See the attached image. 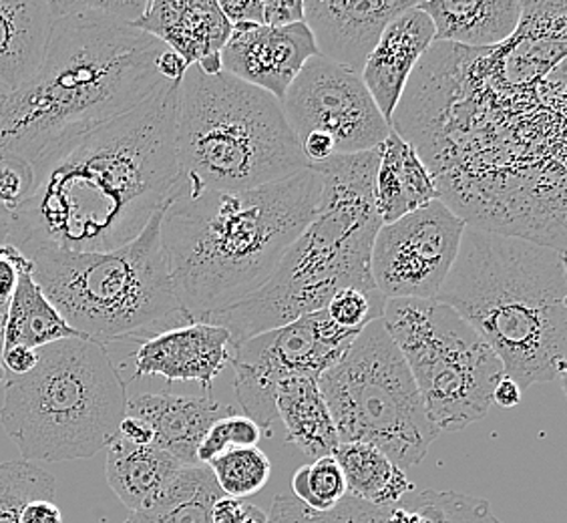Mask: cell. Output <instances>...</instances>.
<instances>
[{
    "mask_svg": "<svg viewBox=\"0 0 567 523\" xmlns=\"http://www.w3.org/2000/svg\"><path fill=\"white\" fill-rule=\"evenodd\" d=\"M177 89L165 81L135 110L39 157L9 244L31 258L117 250L135 240L179 182Z\"/></svg>",
    "mask_w": 567,
    "mask_h": 523,
    "instance_id": "obj_1",
    "label": "cell"
},
{
    "mask_svg": "<svg viewBox=\"0 0 567 523\" xmlns=\"http://www.w3.org/2000/svg\"><path fill=\"white\" fill-rule=\"evenodd\" d=\"M59 2L63 17L41 65L0 103V153L31 164L135 110L165 83L157 73L165 44L93 0Z\"/></svg>",
    "mask_w": 567,
    "mask_h": 523,
    "instance_id": "obj_2",
    "label": "cell"
},
{
    "mask_svg": "<svg viewBox=\"0 0 567 523\" xmlns=\"http://www.w3.org/2000/svg\"><path fill=\"white\" fill-rule=\"evenodd\" d=\"M322 182L300 174L238 192L175 194L162 216V242L186 322L228 310L270 280L315 219Z\"/></svg>",
    "mask_w": 567,
    "mask_h": 523,
    "instance_id": "obj_3",
    "label": "cell"
},
{
    "mask_svg": "<svg viewBox=\"0 0 567 523\" xmlns=\"http://www.w3.org/2000/svg\"><path fill=\"white\" fill-rule=\"evenodd\" d=\"M435 300L457 310L525 391L566 389V254L524 236L467 226Z\"/></svg>",
    "mask_w": 567,
    "mask_h": 523,
    "instance_id": "obj_4",
    "label": "cell"
},
{
    "mask_svg": "<svg viewBox=\"0 0 567 523\" xmlns=\"http://www.w3.org/2000/svg\"><path fill=\"white\" fill-rule=\"evenodd\" d=\"M310 167L322 182L315 219L268 283L228 310L199 320L226 328L229 347L324 310L342 288L382 298L371 274L372 244L382 226L374 204L379 150L332 155Z\"/></svg>",
    "mask_w": 567,
    "mask_h": 523,
    "instance_id": "obj_5",
    "label": "cell"
},
{
    "mask_svg": "<svg viewBox=\"0 0 567 523\" xmlns=\"http://www.w3.org/2000/svg\"><path fill=\"white\" fill-rule=\"evenodd\" d=\"M174 194L238 192L308 170L282 103L229 73L189 66L177 89Z\"/></svg>",
    "mask_w": 567,
    "mask_h": 523,
    "instance_id": "obj_6",
    "label": "cell"
},
{
    "mask_svg": "<svg viewBox=\"0 0 567 523\" xmlns=\"http://www.w3.org/2000/svg\"><path fill=\"white\" fill-rule=\"evenodd\" d=\"M39 352L33 371L4 384L0 423L24 461L63 463L107 449L127 414V384L110 350L65 338Z\"/></svg>",
    "mask_w": 567,
    "mask_h": 523,
    "instance_id": "obj_7",
    "label": "cell"
},
{
    "mask_svg": "<svg viewBox=\"0 0 567 523\" xmlns=\"http://www.w3.org/2000/svg\"><path fill=\"white\" fill-rule=\"evenodd\" d=\"M159 209L127 246L95 254L41 252L34 283L81 338L107 347L155 337L169 318L182 317L162 242Z\"/></svg>",
    "mask_w": 567,
    "mask_h": 523,
    "instance_id": "obj_8",
    "label": "cell"
},
{
    "mask_svg": "<svg viewBox=\"0 0 567 523\" xmlns=\"http://www.w3.org/2000/svg\"><path fill=\"white\" fill-rule=\"evenodd\" d=\"M318 387L340 443L381 449L401 469L419 465L441 435L382 318L360 330Z\"/></svg>",
    "mask_w": 567,
    "mask_h": 523,
    "instance_id": "obj_9",
    "label": "cell"
},
{
    "mask_svg": "<svg viewBox=\"0 0 567 523\" xmlns=\"http://www.w3.org/2000/svg\"><path fill=\"white\" fill-rule=\"evenodd\" d=\"M382 322L401 350L439 433L463 431L489 413L502 360L465 318L439 300H386Z\"/></svg>",
    "mask_w": 567,
    "mask_h": 523,
    "instance_id": "obj_10",
    "label": "cell"
},
{
    "mask_svg": "<svg viewBox=\"0 0 567 523\" xmlns=\"http://www.w3.org/2000/svg\"><path fill=\"white\" fill-rule=\"evenodd\" d=\"M359 332L334 325L327 310H320L231 347L229 362L236 372L234 387L244 414L262 429L264 437L270 435L278 417V384L296 377L318 381Z\"/></svg>",
    "mask_w": 567,
    "mask_h": 523,
    "instance_id": "obj_11",
    "label": "cell"
},
{
    "mask_svg": "<svg viewBox=\"0 0 567 523\" xmlns=\"http://www.w3.org/2000/svg\"><path fill=\"white\" fill-rule=\"evenodd\" d=\"M467 222L443 199L384 224L374 236L371 274L384 300H435L457 258Z\"/></svg>",
    "mask_w": 567,
    "mask_h": 523,
    "instance_id": "obj_12",
    "label": "cell"
},
{
    "mask_svg": "<svg viewBox=\"0 0 567 523\" xmlns=\"http://www.w3.org/2000/svg\"><path fill=\"white\" fill-rule=\"evenodd\" d=\"M280 103L298 143L322 131L337 155L379 150L393 130L359 73L318 55L302 66Z\"/></svg>",
    "mask_w": 567,
    "mask_h": 523,
    "instance_id": "obj_13",
    "label": "cell"
},
{
    "mask_svg": "<svg viewBox=\"0 0 567 523\" xmlns=\"http://www.w3.org/2000/svg\"><path fill=\"white\" fill-rule=\"evenodd\" d=\"M268 523H503L487 500L457 491H419L393 505L344 498L330 512H312L295 495H278Z\"/></svg>",
    "mask_w": 567,
    "mask_h": 523,
    "instance_id": "obj_14",
    "label": "cell"
},
{
    "mask_svg": "<svg viewBox=\"0 0 567 523\" xmlns=\"http://www.w3.org/2000/svg\"><path fill=\"white\" fill-rule=\"evenodd\" d=\"M317 55V44L305 22L284 29L250 24L231 29L221 49V69L282 101L302 66Z\"/></svg>",
    "mask_w": 567,
    "mask_h": 523,
    "instance_id": "obj_15",
    "label": "cell"
},
{
    "mask_svg": "<svg viewBox=\"0 0 567 523\" xmlns=\"http://www.w3.org/2000/svg\"><path fill=\"white\" fill-rule=\"evenodd\" d=\"M416 0H305V24L318 57L362 73L386 24Z\"/></svg>",
    "mask_w": 567,
    "mask_h": 523,
    "instance_id": "obj_16",
    "label": "cell"
},
{
    "mask_svg": "<svg viewBox=\"0 0 567 523\" xmlns=\"http://www.w3.org/2000/svg\"><path fill=\"white\" fill-rule=\"evenodd\" d=\"M229 357L226 328L186 322L142 340L133 357L135 379L164 377L169 382H199L209 394Z\"/></svg>",
    "mask_w": 567,
    "mask_h": 523,
    "instance_id": "obj_17",
    "label": "cell"
},
{
    "mask_svg": "<svg viewBox=\"0 0 567 523\" xmlns=\"http://www.w3.org/2000/svg\"><path fill=\"white\" fill-rule=\"evenodd\" d=\"M433 43L435 27L415 2L386 24L379 43L372 49L360 76L389 123L393 121L409 79Z\"/></svg>",
    "mask_w": 567,
    "mask_h": 523,
    "instance_id": "obj_18",
    "label": "cell"
},
{
    "mask_svg": "<svg viewBox=\"0 0 567 523\" xmlns=\"http://www.w3.org/2000/svg\"><path fill=\"white\" fill-rule=\"evenodd\" d=\"M127 414L152 427L155 448L164 449L182 465H196L197 449L209 427L221 417L234 414V409L224 407L212 394L143 392L127 401Z\"/></svg>",
    "mask_w": 567,
    "mask_h": 523,
    "instance_id": "obj_19",
    "label": "cell"
},
{
    "mask_svg": "<svg viewBox=\"0 0 567 523\" xmlns=\"http://www.w3.org/2000/svg\"><path fill=\"white\" fill-rule=\"evenodd\" d=\"M133 27L175 51L187 66L221 53L231 37L218 0H150Z\"/></svg>",
    "mask_w": 567,
    "mask_h": 523,
    "instance_id": "obj_20",
    "label": "cell"
},
{
    "mask_svg": "<svg viewBox=\"0 0 567 523\" xmlns=\"http://www.w3.org/2000/svg\"><path fill=\"white\" fill-rule=\"evenodd\" d=\"M416 7L435 27V43L493 49L512 39L524 2L519 0H423Z\"/></svg>",
    "mask_w": 567,
    "mask_h": 523,
    "instance_id": "obj_21",
    "label": "cell"
},
{
    "mask_svg": "<svg viewBox=\"0 0 567 523\" xmlns=\"http://www.w3.org/2000/svg\"><path fill=\"white\" fill-rule=\"evenodd\" d=\"M61 17L59 0H0V85L14 91L33 75Z\"/></svg>",
    "mask_w": 567,
    "mask_h": 523,
    "instance_id": "obj_22",
    "label": "cell"
},
{
    "mask_svg": "<svg viewBox=\"0 0 567 523\" xmlns=\"http://www.w3.org/2000/svg\"><path fill=\"white\" fill-rule=\"evenodd\" d=\"M441 199L436 182L415 145L391 130L379 147L374 204L382 226Z\"/></svg>",
    "mask_w": 567,
    "mask_h": 523,
    "instance_id": "obj_23",
    "label": "cell"
},
{
    "mask_svg": "<svg viewBox=\"0 0 567 523\" xmlns=\"http://www.w3.org/2000/svg\"><path fill=\"white\" fill-rule=\"evenodd\" d=\"M179 468L177 459L155 445H133L120 435L107 445L105 478L113 493L132 512L150 507Z\"/></svg>",
    "mask_w": 567,
    "mask_h": 523,
    "instance_id": "obj_24",
    "label": "cell"
},
{
    "mask_svg": "<svg viewBox=\"0 0 567 523\" xmlns=\"http://www.w3.org/2000/svg\"><path fill=\"white\" fill-rule=\"evenodd\" d=\"M276 414L286 427V441L306 458H330L340 445L339 433L330 417L318 381L296 377L278 384Z\"/></svg>",
    "mask_w": 567,
    "mask_h": 523,
    "instance_id": "obj_25",
    "label": "cell"
},
{
    "mask_svg": "<svg viewBox=\"0 0 567 523\" xmlns=\"http://www.w3.org/2000/svg\"><path fill=\"white\" fill-rule=\"evenodd\" d=\"M17 270L19 280L9 300L4 349L21 345L39 350L59 340L79 337L75 330L66 325L65 318L56 312L55 306L49 302L41 286L34 283L33 262Z\"/></svg>",
    "mask_w": 567,
    "mask_h": 523,
    "instance_id": "obj_26",
    "label": "cell"
},
{
    "mask_svg": "<svg viewBox=\"0 0 567 523\" xmlns=\"http://www.w3.org/2000/svg\"><path fill=\"white\" fill-rule=\"evenodd\" d=\"M334 459L347 481V495L360 502L393 505L415 491L404 469L386 458L381 449L367 443H340Z\"/></svg>",
    "mask_w": 567,
    "mask_h": 523,
    "instance_id": "obj_27",
    "label": "cell"
},
{
    "mask_svg": "<svg viewBox=\"0 0 567 523\" xmlns=\"http://www.w3.org/2000/svg\"><path fill=\"white\" fill-rule=\"evenodd\" d=\"M224 498L212 469L182 465L155 502L132 512L125 523H212L214 503Z\"/></svg>",
    "mask_w": 567,
    "mask_h": 523,
    "instance_id": "obj_28",
    "label": "cell"
},
{
    "mask_svg": "<svg viewBox=\"0 0 567 523\" xmlns=\"http://www.w3.org/2000/svg\"><path fill=\"white\" fill-rule=\"evenodd\" d=\"M55 475L47 469L24 459L0 463V523H21L29 503L55 500Z\"/></svg>",
    "mask_w": 567,
    "mask_h": 523,
    "instance_id": "obj_29",
    "label": "cell"
},
{
    "mask_svg": "<svg viewBox=\"0 0 567 523\" xmlns=\"http://www.w3.org/2000/svg\"><path fill=\"white\" fill-rule=\"evenodd\" d=\"M226 498L246 500L266 488L272 463L260 448L228 449L208 463Z\"/></svg>",
    "mask_w": 567,
    "mask_h": 523,
    "instance_id": "obj_30",
    "label": "cell"
},
{
    "mask_svg": "<svg viewBox=\"0 0 567 523\" xmlns=\"http://www.w3.org/2000/svg\"><path fill=\"white\" fill-rule=\"evenodd\" d=\"M292 495L312 512H330L347 498V481L334 455L320 458L292 475Z\"/></svg>",
    "mask_w": 567,
    "mask_h": 523,
    "instance_id": "obj_31",
    "label": "cell"
},
{
    "mask_svg": "<svg viewBox=\"0 0 567 523\" xmlns=\"http://www.w3.org/2000/svg\"><path fill=\"white\" fill-rule=\"evenodd\" d=\"M264 433L246 414H228L221 417L209 427L202 445L197 449V463L208 465L209 461L218 458L228 449L258 448Z\"/></svg>",
    "mask_w": 567,
    "mask_h": 523,
    "instance_id": "obj_32",
    "label": "cell"
},
{
    "mask_svg": "<svg viewBox=\"0 0 567 523\" xmlns=\"http://www.w3.org/2000/svg\"><path fill=\"white\" fill-rule=\"evenodd\" d=\"M324 310L334 325L349 330H362L372 320L382 318L384 298L367 295L359 288H342L334 293Z\"/></svg>",
    "mask_w": 567,
    "mask_h": 523,
    "instance_id": "obj_33",
    "label": "cell"
},
{
    "mask_svg": "<svg viewBox=\"0 0 567 523\" xmlns=\"http://www.w3.org/2000/svg\"><path fill=\"white\" fill-rule=\"evenodd\" d=\"M33 189V164L12 153H0V206L14 212L31 197Z\"/></svg>",
    "mask_w": 567,
    "mask_h": 523,
    "instance_id": "obj_34",
    "label": "cell"
},
{
    "mask_svg": "<svg viewBox=\"0 0 567 523\" xmlns=\"http://www.w3.org/2000/svg\"><path fill=\"white\" fill-rule=\"evenodd\" d=\"M212 523H268V513H264L262 510L244 500H234L224 495L221 500L214 503Z\"/></svg>",
    "mask_w": 567,
    "mask_h": 523,
    "instance_id": "obj_35",
    "label": "cell"
},
{
    "mask_svg": "<svg viewBox=\"0 0 567 523\" xmlns=\"http://www.w3.org/2000/svg\"><path fill=\"white\" fill-rule=\"evenodd\" d=\"M305 22V0H264V27L284 29Z\"/></svg>",
    "mask_w": 567,
    "mask_h": 523,
    "instance_id": "obj_36",
    "label": "cell"
},
{
    "mask_svg": "<svg viewBox=\"0 0 567 523\" xmlns=\"http://www.w3.org/2000/svg\"><path fill=\"white\" fill-rule=\"evenodd\" d=\"M218 7L231 29L264 24V0H218Z\"/></svg>",
    "mask_w": 567,
    "mask_h": 523,
    "instance_id": "obj_37",
    "label": "cell"
},
{
    "mask_svg": "<svg viewBox=\"0 0 567 523\" xmlns=\"http://www.w3.org/2000/svg\"><path fill=\"white\" fill-rule=\"evenodd\" d=\"M0 360H2V365H4V369L9 371V375H12V377H21V375L33 371L34 367H37L39 352L29 349V347L17 345V347L2 349Z\"/></svg>",
    "mask_w": 567,
    "mask_h": 523,
    "instance_id": "obj_38",
    "label": "cell"
},
{
    "mask_svg": "<svg viewBox=\"0 0 567 523\" xmlns=\"http://www.w3.org/2000/svg\"><path fill=\"white\" fill-rule=\"evenodd\" d=\"M300 150L305 153L306 162L310 164H322L330 160L332 155H337L334 152V142L332 137L322 133V131H315V133H308L305 140L300 142Z\"/></svg>",
    "mask_w": 567,
    "mask_h": 523,
    "instance_id": "obj_39",
    "label": "cell"
},
{
    "mask_svg": "<svg viewBox=\"0 0 567 523\" xmlns=\"http://www.w3.org/2000/svg\"><path fill=\"white\" fill-rule=\"evenodd\" d=\"M21 523H63V512L55 500H34L22 510Z\"/></svg>",
    "mask_w": 567,
    "mask_h": 523,
    "instance_id": "obj_40",
    "label": "cell"
},
{
    "mask_svg": "<svg viewBox=\"0 0 567 523\" xmlns=\"http://www.w3.org/2000/svg\"><path fill=\"white\" fill-rule=\"evenodd\" d=\"M117 435L125 439V441H130L133 445H153L152 427L147 425L142 419H135L130 414H125V419L121 421Z\"/></svg>",
    "mask_w": 567,
    "mask_h": 523,
    "instance_id": "obj_41",
    "label": "cell"
},
{
    "mask_svg": "<svg viewBox=\"0 0 567 523\" xmlns=\"http://www.w3.org/2000/svg\"><path fill=\"white\" fill-rule=\"evenodd\" d=\"M189 66L186 65V61L182 57L177 55L172 49L165 47L164 53L157 59V73L159 76L167 81V83H179Z\"/></svg>",
    "mask_w": 567,
    "mask_h": 523,
    "instance_id": "obj_42",
    "label": "cell"
},
{
    "mask_svg": "<svg viewBox=\"0 0 567 523\" xmlns=\"http://www.w3.org/2000/svg\"><path fill=\"white\" fill-rule=\"evenodd\" d=\"M522 394L524 391L519 389L517 382L509 377H503L502 381L497 382V387L493 389V404H497L502 409H513L522 403Z\"/></svg>",
    "mask_w": 567,
    "mask_h": 523,
    "instance_id": "obj_43",
    "label": "cell"
},
{
    "mask_svg": "<svg viewBox=\"0 0 567 523\" xmlns=\"http://www.w3.org/2000/svg\"><path fill=\"white\" fill-rule=\"evenodd\" d=\"M19 280V270L11 260L0 258V302H9Z\"/></svg>",
    "mask_w": 567,
    "mask_h": 523,
    "instance_id": "obj_44",
    "label": "cell"
},
{
    "mask_svg": "<svg viewBox=\"0 0 567 523\" xmlns=\"http://www.w3.org/2000/svg\"><path fill=\"white\" fill-rule=\"evenodd\" d=\"M12 222H14V212L9 207L0 206V248L11 242Z\"/></svg>",
    "mask_w": 567,
    "mask_h": 523,
    "instance_id": "obj_45",
    "label": "cell"
},
{
    "mask_svg": "<svg viewBox=\"0 0 567 523\" xmlns=\"http://www.w3.org/2000/svg\"><path fill=\"white\" fill-rule=\"evenodd\" d=\"M7 315H9V302H0V355L4 349V328H7Z\"/></svg>",
    "mask_w": 567,
    "mask_h": 523,
    "instance_id": "obj_46",
    "label": "cell"
},
{
    "mask_svg": "<svg viewBox=\"0 0 567 523\" xmlns=\"http://www.w3.org/2000/svg\"><path fill=\"white\" fill-rule=\"evenodd\" d=\"M7 381H9V371L4 369V365H2V360H0V389H4Z\"/></svg>",
    "mask_w": 567,
    "mask_h": 523,
    "instance_id": "obj_47",
    "label": "cell"
},
{
    "mask_svg": "<svg viewBox=\"0 0 567 523\" xmlns=\"http://www.w3.org/2000/svg\"><path fill=\"white\" fill-rule=\"evenodd\" d=\"M9 93H11V91H9V89L4 88V85H0V103H2V101H4V98H7V95H9Z\"/></svg>",
    "mask_w": 567,
    "mask_h": 523,
    "instance_id": "obj_48",
    "label": "cell"
}]
</instances>
